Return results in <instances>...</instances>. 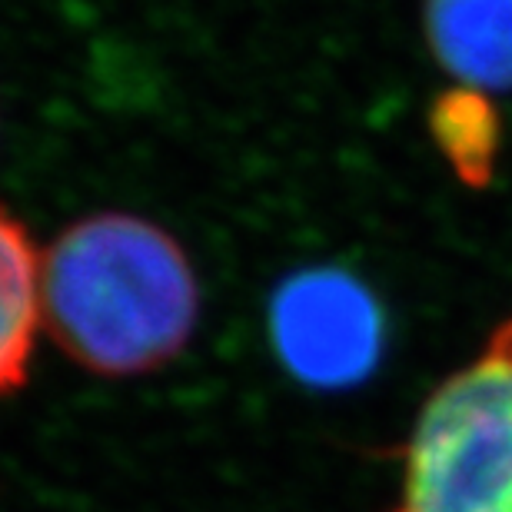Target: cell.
<instances>
[{"mask_svg":"<svg viewBox=\"0 0 512 512\" xmlns=\"http://www.w3.org/2000/svg\"><path fill=\"white\" fill-rule=\"evenodd\" d=\"M40 313L70 360L100 376H140L183 353L197 330L190 256L133 213L77 220L40 256Z\"/></svg>","mask_w":512,"mask_h":512,"instance_id":"obj_1","label":"cell"},{"mask_svg":"<svg viewBox=\"0 0 512 512\" xmlns=\"http://www.w3.org/2000/svg\"><path fill=\"white\" fill-rule=\"evenodd\" d=\"M393 512H512V316L426 399Z\"/></svg>","mask_w":512,"mask_h":512,"instance_id":"obj_2","label":"cell"},{"mask_svg":"<svg viewBox=\"0 0 512 512\" xmlns=\"http://www.w3.org/2000/svg\"><path fill=\"white\" fill-rule=\"evenodd\" d=\"M270 343L293 380L316 389L363 383L383 356V310L370 286L336 266L300 270L270 300Z\"/></svg>","mask_w":512,"mask_h":512,"instance_id":"obj_3","label":"cell"},{"mask_svg":"<svg viewBox=\"0 0 512 512\" xmlns=\"http://www.w3.org/2000/svg\"><path fill=\"white\" fill-rule=\"evenodd\" d=\"M423 30L456 87L512 94V0H426Z\"/></svg>","mask_w":512,"mask_h":512,"instance_id":"obj_4","label":"cell"},{"mask_svg":"<svg viewBox=\"0 0 512 512\" xmlns=\"http://www.w3.org/2000/svg\"><path fill=\"white\" fill-rule=\"evenodd\" d=\"M40 326V253L24 223L0 207V396L27 380Z\"/></svg>","mask_w":512,"mask_h":512,"instance_id":"obj_5","label":"cell"},{"mask_svg":"<svg viewBox=\"0 0 512 512\" xmlns=\"http://www.w3.org/2000/svg\"><path fill=\"white\" fill-rule=\"evenodd\" d=\"M429 137L466 187H486L503 150V120L483 90L453 87L429 107Z\"/></svg>","mask_w":512,"mask_h":512,"instance_id":"obj_6","label":"cell"}]
</instances>
